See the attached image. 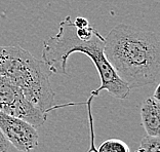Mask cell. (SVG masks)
Here are the masks:
<instances>
[{"label": "cell", "mask_w": 160, "mask_h": 152, "mask_svg": "<svg viewBox=\"0 0 160 152\" xmlns=\"http://www.w3.org/2000/svg\"><path fill=\"white\" fill-rule=\"evenodd\" d=\"M104 53L130 89L158 82L160 41L155 32L118 24L105 38Z\"/></svg>", "instance_id": "cell-1"}, {"label": "cell", "mask_w": 160, "mask_h": 152, "mask_svg": "<svg viewBox=\"0 0 160 152\" xmlns=\"http://www.w3.org/2000/svg\"><path fill=\"white\" fill-rule=\"evenodd\" d=\"M104 45L105 38L97 29L89 39H79L73 21L70 16H67L60 23L58 33L44 41L41 61L52 74L68 75L69 57L74 53H84L92 61L101 79V85L96 90H92L90 95L98 97L101 92L107 90L116 99L125 100L130 95V89L108 62L104 53Z\"/></svg>", "instance_id": "cell-2"}, {"label": "cell", "mask_w": 160, "mask_h": 152, "mask_svg": "<svg viewBox=\"0 0 160 152\" xmlns=\"http://www.w3.org/2000/svg\"><path fill=\"white\" fill-rule=\"evenodd\" d=\"M52 74L42 61L19 45H0V75L21 89L32 105L47 113L52 108L54 92Z\"/></svg>", "instance_id": "cell-3"}, {"label": "cell", "mask_w": 160, "mask_h": 152, "mask_svg": "<svg viewBox=\"0 0 160 152\" xmlns=\"http://www.w3.org/2000/svg\"><path fill=\"white\" fill-rule=\"evenodd\" d=\"M0 111L19 117L34 128H40L46 121V113L32 105L21 89L0 75Z\"/></svg>", "instance_id": "cell-4"}, {"label": "cell", "mask_w": 160, "mask_h": 152, "mask_svg": "<svg viewBox=\"0 0 160 152\" xmlns=\"http://www.w3.org/2000/svg\"><path fill=\"white\" fill-rule=\"evenodd\" d=\"M0 129L8 142L21 152H30L38 146L36 128L19 117L0 111Z\"/></svg>", "instance_id": "cell-5"}, {"label": "cell", "mask_w": 160, "mask_h": 152, "mask_svg": "<svg viewBox=\"0 0 160 152\" xmlns=\"http://www.w3.org/2000/svg\"><path fill=\"white\" fill-rule=\"evenodd\" d=\"M142 124L149 136H159L160 133V99L153 95L147 98L141 110Z\"/></svg>", "instance_id": "cell-6"}, {"label": "cell", "mask_w": 160, "mask_h": 152, "mask_svg": "<svg viewBox=\"0 0 160 152\" xmlns=\"http://www.w3.org/2000/svg\"><path fill=\"white\" fill-rule=\"evenodd\" d=\"M97 152H130L129 147L120 139H108L101 144Z\"/></svg>", "instance_id": "cell-7"}, {"label": "cell", "mask_w": 160, "mask_h": 152, "mask_svg": "<svg viewBox=\"0 0 160 152\" xmlns=\"http://www.w3.org/2000/svg\"><path fill=\"white\" fill-rule=\"evenodd\" d=\"M134 152H160L159 136L147 135L142 139L141 145Z\"/></svg>", "instance_id": "cell-8"}, {"label": "cell", "mask_w": 160, "mask_h": 152, "mask_svg": "<svg viewBox=\"0 0 160 152\" xmlns=\"http://www.w3.org/2000/svg\"><path fill=\"white\" fill-rule=\"evenodd\" d=\"M10 143L8 142V140L5 138V136L3 135V133L0 129V152H7V150L9 149Z\"/></svg>", "instance_id": "cell-9"}, {"label": "cell", "mask_w": 160, "mask_h": 152, "mask_svg": "<svg viewBox=\"0 0 160 152\" xmlns=\"http://www.w3.org/2000/svg\"><path fill=\"white\" fill-rule=\"evenodd\" d=\"M73 23L76 28H83V27H86V26H88V25H90L89 22L87 21V19H85V18H83V17H77Z\"/></svg>", "instance_id": "cell-10"}, {"label": "cell", "mask_w": 160, "mask_h": 152, "mask_svg": "<svg viewBox=\"0 0 160 152\" xmlns=\"http://www.w3.org/2000/svg\"><path fill=\"white\" fill-rule=\"evenodd\" d=\"M159 88H160V84H159V83H157V85H156V89L154 90V94H153V96L155 98H158V99H160V98H159Z\"/></svg>", "instance_id": "cell-11"}]
</instances>
